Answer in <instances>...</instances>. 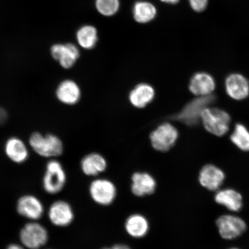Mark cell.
<instances>
[{"label":"cell","mask_w":249,"mask_h":249,"mask_svg":"<svg viewBox=\"0 0 249 249\" xmlns=\"http://www.w3.org/2000/svg\"><path fill=\"white\" fill-rule=\"evenodd\" d=\"M89 194L96 203L107 206L113 203L116 199L117 189L110 180L97 179L90 185Z\"/></svg>","instance_id":"cell-8"},{"label":"cell","mask_w":249,"mask_h":249,"mask_svg":"<svg viewBox=\"0 0 249 249\" xmlns=\"http://www.w3.org/2000/svg\"><path fill=\"white\" fill-rule=\"evenodd\" d=\"M5 152L9 160L18 164L25 162L29 156L26 144L16 137L9 138L6 142Z\"/></svg>","instance_id":"cell-18"},{"label":"cell","mask_w":249,"mask_h":249,"mask_svg":"<svg viewBox=\"0 0 249 249\" xmlns=\"http://www.w3.org/2000/svg\"><path fill=\"white\" fill-rule=\"evenodd\" d=\"M48 238L47 230L36 222L27 223L20 232L21 244L29 249H39L46 244Z\"/></svg>","instance_id":"cell-6"},{"label":"cell","mask_w":249,"mask_h":249,"mask_svg":"<svg viewBox=\"0 0 249 249\" xmlns=\"http://www.w3.org/2000/svg\"><path fill=\"white\" fill-rule=\"evenodd\" d=\"M217 204L224 206L230 211L238 212L243 205L242 196L235 190L225 189L218 191L214 196Z\"/></svg>","instance_id":"cell-19"},{"label":"cell","mask_w":249,"mask_h":249,"mask_svg":"<svg viewBox=\"0 0 249 249\" xmlns=\"http://www.w3.org/2000/svg\"><path fill=\"white\" fill-rule=\"evenodd\" d=\"M201 121L208 132L221 137L229 132L231 117L222 109L208 107L202 111Z\"/></svg>","instance_id":"cell-3"},{"label":"cell","mask_w":249,"mask_h":249,"mask_svg":"<svg viewBox=\"0 0 249 249\" xmlns=\"http://www.w3.org/2000/svg\"><path fill=\"white\" fill-rule=\"evenodd\" d=\"M29 144L34 152L42 157H57L63 152V143L53 134L33 133L30 137Z\"/></svg>","instance_id":"cell-1"},{"label":"cell","mask_w":249,"mask_h":249,"mask_svg":"<svg viewBox=\"0 0 249 249\" xmlns=\"http://www.w3.org/2000/svg\"><path fill=\"white\" fill-rule=\"evenodd\" d=\"M51 52L54 60L66 70L72 68L80 57L79 49L72 43L54 45Z\"/></svg>","instance_id":"cell-9"},{"label":"cell","mask_w":249,"mask_h":249,"mask_svg":"<svg viewBox=\"0 0 249 249\" xmlns=\"http://www.w3.org/2000/svg\"><path fill=\"white\" fill-rule=\"evenodd\" d=\"M216 225L220 236L227 240L237 238L247 228L244 220L232 214L219 217L216 221Z\"/></svg>","instance_id":"cell-7"},{"label":"cell","mask_w":249,"mask_h":249,"mask_svg":"<svg viewBox=\"0 0 249 249\" xmlns=\"http://www.w3.org/2000/svg\"><path fill=\"white\" fill-rule=\"evenodd\" d=\"M56 97L62 104L74 105L79 101L81 90L79 85L72 80L67 79L59 84L55 91Z\"/></svg>","instance_id":"cell-15"},{"label":"cell","mask_w":249,"mask_h":249,"mask_svg":"<svg viewBox=\"0 0 249 249\" xmlns=\"http://www.w3.org/2000/svg\"><path fill=\"white\" fill-rule=\"evenodd\" d=\"M230 139L233 144L241 151H249V130L244 124H236Z\"/></svg>","instance_id":"cell-24"},{"label":"cell","mask_w":249,"mask_h":249,"mask_svg":"<svg viewBox=\"0 0 249 249\" xmlns=\"http://www.w3.org/2000/svg\"><path fill=\"white\" fill-rule=\"evenodd\" d=\"M216 87L213 77L209 73H196L190 80L189 89L193 94L197 96H206L212 95Z\"/></svg>","instance_id":"cell-14"},{"label":"cell","mask_w":249,"mask_h":249,"mask_svg":"<svg viewBox=\"0 0 249 249\" xmlns=\"http://www.w3.org/2000/svg\"><path fill=\"white\" fill-rule=\"evenodd\" d=\"M226 178L225 174L220 168L213 164L205 165L199 173L200 184L211 191H218L223 185Z\"/></svg>","instance_id":"cell-11"},{"label":"cell","mask_w":249,"mask_h":249,"mask_svg":"<svg viewBox=\"0 0 249 249\" xmlns=\"http://www.w3.org/2000/svg\"><path fill=\"white\" fill-rule=\"evenodd\" d=\"M157 182L153 177L147 173H135L132 177L131 190L138 197L153 194Z\"/></svg>","instance_id":"cell-16"},{"label":"cell","mask_w":249,"mask_h":249,"mask_svg":"<svg viewBox=\"0 0 249 249\" xmlns=\"http://www.w3.org/2000/svg\"><path fill=\"white\" fill-rule=\"evenodd\" d=\"M216 100L213 94L206 96H197L189 102L174 119L190 126L197 125L201 121L202 111Z\"/></svg>","instance_id":"cell-2"},{"label":"cell","mask_w":249,"mask_h":249,"mask_svg":"<svg viewBox=\"0 0 249 249\" xmlns=\"http://www.w3.org/2000/svg\"><path fill=\"white\" fill-rule=\"evenodd\" d=\"M48 215L51 222L58 227L69 226L74 219L73 211L71 205L61 200L55 201L51 205Z\"/></svg>","instance_id":"cell-13"},{"label":"cell","mask_w":249,"mask_h":249,"mask_svg":"<svg viewBox=\"0 0 249 249\" xmlns=\"http://www.w3.org/2000/svg\"><path fill=\"white\" fill-rule=\"evenodd\" d=\"M179 133L172 124L165 123L160 124L150 134L151 143L155 150L167 152L173 148L178 140Z\"/></svg>","instance_id":"cell-4"},{"label":"cell","mask_w":249,"mask_h":249,"mask_svg":"<svg viewBox=\"0 0 249 249\" xmlns=\"http://www.w3.org/2000/svg\"><path fill=\"white\" fill-rule=\"evenodd\" d=\"M239 249L236 248H231V249Z\"/></svg>","instance_id":"cell-31"},{"label":"cell","mask_w":249,"mask_h":249,"mask_svg":"<svg viewBox=\"0 0 249 249\" xmlns=\"http://www.w3.org/2000/svg\"><path fill=\"white\" fill-rule=\"evenodd\" d=\"M17 211L21 216L30 220L40 219L44 213V208L39 199L32 195H25L17 203Z\"/></svg>","instance_id":"cell-12"},{"label":"cell","mask_w":249,"mask_h":249,"mask_svg":"<svg viewBox=\"0 0 249 249\" xmlns=\"http://www.w3.org/2000/svg\"><path fill=\"white\" fill-rule=\"evenodd\" d=\"M8 114L4 108L0 107V125L4 124L7 120Z\"/></svg>","instance_id":"cell-27"},{"label":"cell","mask_w":249,"mask_h":249,"mask_svg":"<svg viewBox=\"0 0 249 249\" xmlns=\"http://www.w3.org/2000/svg\"><path fill=\"white\" fill-rule=\"evenodd\" d=\"M66 180V173L61 163L56 160L49 161L43 179L45 191L49 194H57L64 188Z\"/></svg>","instance_id":"cell-5"},{"label":"cell","mask_w":249,"mask_h":249,"mask_svg":"<svg viewBox=\"0 0 249 249\" xmlns=\"http://www.w3.org/2000/svg\"><path fill=\"white\" fill-rule=\"evenodd\" d=\"M155 95V89L152 86L147 83H141L130 91L129 99L134 107L142 108L153 101Z\"/></svg>","instance_id":"cell-17"},{"label":"cell","mask_w":249,"mask_h":249,"mask_svg":"<svg viewBox=\"0 0 249 249\" xmlns=\"http://www.w3.org/2000/svg\"><path fill=\"white\" fill-rule=\"evenodd\" d=\"M161 1L169 3V4H176V3L179 1V0H160Z\"/></svg>","instance_id":"cell-30"},{"label":"cell","mask_w":249,"mask_h":249,"mask_svg":"<svg viewBox=\"0 0 249 249\" xmlns=\"http://www.w3.org/2000/svg\"><path fill=\"white\" fill-rule=\"evenodd\" d=\"M127 233L132 237L141 238L147 234L149 225L148 221L140 214H133L127 218L124 224Z\"/></svg>","instance_id":"cell-21"},{"label":"cell","mask_w":249,"mask_h":249,"mask_svg":"<svg viewBox=\"0 0 249 249\" xmlns=\"http://www.w3.org/2000/svg\"><path fill=\"white\" fill-rule=\"evenodd\" d=\"M189 1L194 10L201 12L206 8L208 0H189Z\"/></svg>","instance_id":"cell-26"},{"label":"cell","mask_w":249,"mask_h":249,"mask_svg":"<svg viewBox=\"0 0 249 249\" xmlns=\"http://www.w3.org/2000/svg\"><path fill=\"white\" fill-rule=\"evenodd\" d=\"M157 15V9L148 2H137L134 6V18L137 22L146 23L151 21Z\"/></svg>","instance_id":"cell-22"},{"label":"cell","mask_w":249,"mask_h":249,"mask_svg":"<svg viewBox=\"0 0 249 249\" xmlns=\"http://www.w3.org/2000/svg\"><path fill=\"white\" fill-rule=\"evenodd\" d=\"M96 7L99 13L110 17L116 14L119 9V0H96Z\"/></svg>","instance_id":"cell-25"},{"label":"cell","mask_w":249,"mask_h":249,"mask_svg":"<svg viewBox=\"0 0 249 249\" xmlns=\"http://www.w3.org/2000/svg\"><path fill=\"white\" fill-rule=\"evenodd\" d=\"M102 249H131L129 247H127V245H123V244H118L113 246L111 248H104Z\"/></svg>","instance_id":"cell-28"},{"label":"cell","mask_w":249,"mask_h":249,"mask_svg":"<svg viewBox=\"0 0 249 249\" xmlns=\"http://www.w3.org/2000/svg\"><path fill=\"white\" fill-rule=\"evenodd\" d=\"M7 249H24V248L18 244H12L8 246Z\"/></svg>","instance_id":"cell-29"},{"label":"cell","mask_w":249,"mask_h":249,"mask_svg":"<svg viewBox=\"0 0 249 249\" xmlns=\"http://www.w3.org/2000/svg\"><path fill=\"white\" fill-rule=\"evenodd\" d=\"M76 39L78 43L83 49H92L98 41L97 31L91 26H83L77 31Z\"/></svg>","instance_id":"cell-23"},{"label":"cell","mask_w":249,"mask_h":249,"mask_svg":"<svg viewBox=\"0 0 249 249\" xmlns=\"http://www.w3.org/2000/svg\"><path fill=\"white\" fill-rule=\"evenodd\" d=\"M81 168L86 175L96 176L107 169V161L101 155L91 153L83 158L81 161Z\"/></svg>","instance_id":"cell-20"},{"label":"cell","mask_w":249,"mask_h":249,"mask_svg":"<svg viewBox=\"0 0 249 249\" xmlns=\"http://www.w3.org/2000/svg\"><path fill=\"white\" fill-rule=\"evenodd\" d=\"M225 88L227 95L234 100H244L249 95V80L241 74L232 73L227 76Z\"/></svg>","instance_id":"cell-10"}]
</instances>
